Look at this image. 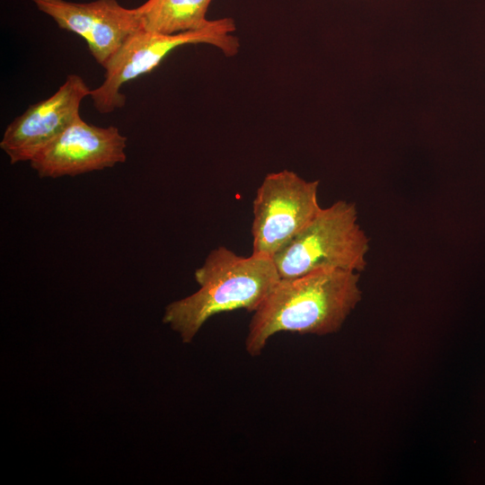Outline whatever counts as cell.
Instances as JSON below:
<instances>
[{"label":"cell","instance_id":"9c48e42d","mask_svg":"<svg viewBox=\"0 0 485 485\" xmlns=\"http://www.w3.org/2000/svg\"><path fill=\"white\" fill-rule=\"evenodd\" d=\"M212 0H147L137 7L144 31L175 34L200 30L211 20L206 18Z\"/></svg>","mask_w":485,"mask_h":485},{"label":"cell","instance_id":"5b68a950","mask_svg":"<svg viewBox=\"0 0 485 485\" xmlns=\"http://www.w3.org/2000/svg\"><path fill=\"white\" fill-rule=\"evenodd\" d=\"M319 181L289 170L265 176L252 202V253L273 258L320 212Z\"/></svg>","mask_w":485,"mask_h":485},{"label":"cell","instance_id":"277c9868","mask_svg":"<svg viewBox=\"0 0 485 485\" xmlns=\"http://www.w3.org/2000/svg\"><path fill=\"white\" fill-rule=\"evenodd\" d=\"M235 23L232 18L211 20L197 31L175 34H160L139 30L131 34L116 54L103 66L104 80L91 92L94 108L100 113H110L126 103L122 86L154 69L175 48L189 44H209L225 56L237 54L240 44L232 34Z\"/></svg>","mask_w":485,"mask_h":485},{"label":"cell","instance_id":"6da1fadb","mask_svg":"<svg viewBox=\"0 0 485 485\" xmlns=\"http://www.w3.org/2000/svg\"><path fill=\"white\" fill-rule=\"evenodd\" d=\"M359 272L322 268L280 278L249 324L245 349L259 356L278 332L327 335L338 331L360 302Z\"/></svg>","mask_w":485,"mask_h":485},{"label":"cell","instance_id":"52a82bcc","mask_svg":"<svg viewBox=\"0 0 485 485\" xmlns=\"http://www.w3.org/2000/svg\"><path fill=\"white\" fill-rule=\"evenodd\" d=\"M92 90L78 75L66 76L50 97L31 104L4 129L0 147L11 164L31 160L80 117L82 101Z\"/></svg>","mask_w":485,"mask_h":485},{"label":"cell","instance_id":"3957f363","mask_svg":"<svg viewBox=\"0 0 485 485\" xmlns=\"http://www.w3.org/2000/svg\"><path fill=\"white\" fill-rule=\"evenodd\" d=\"M369 239L357 222L354 203L338 200L318 215L273 258L280 278L322 268L356 272L366 265Z\"/></svg>","mask_w":485,"mask_h":485},{"label":"cell","instance_id":"7a4b0ae2","mask_svg":"<svg viewBox=\"0 0 485 485\" xmlns=\"http://www.w3.org/2000/svg\"><path fill=\"white\" fill-rule=\"evenodd\" d=\"M194 276L198 290L169 304L163 318L184 343L191 342L217 313L237 309L253 313L280 279L271 258L241 256L225 246L212 250Z\"/></svg>","mask_w":485,"mask_h":485},{"label":"cell","instance_id":"8992f818","mask_svg":"<svg viewBox=\"0 0 485 485\" xmlns=\"http://www.w3.org/2000/svg\"><path fill=\"white\" fill-rule=\"evenodd\" d=\"M126 147L127 137L118 128L94 126L79 117L30 163L40 178L75 176L124 163Z\"/></svg>","mask_w":485,"mask_h":485},{"label":"cell","instance_id":"ba28073f","mask_svg":"<svg viewBox=\"0 0 485 485\" xmlns=\"http://www.w3.org/2000/svg\"><path fill=\"white\" fill-rule=\"evenodd\" d=\"M39 11L62 29L82 37L95 61L104 66L126 40L141 30L137 8L117 0L75 3L66 0H32Z\"/></svg>","mask_w":485,"mask_h":485}]
</instances>
